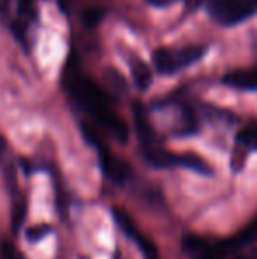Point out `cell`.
I'll use <instances>...</instances> for the list:
<instances>
[{
    "label": "cell",
    "mask_w": 257,
    "mask_h": 259,
    "mask_svg": "<svg viewBox=\"0 0 257 259\" xmlns=\"http://www.w3.org/2000/svg\"><path fill=\"white\" fill-rule=\"evenodd\" d=\"M64 85L76 108L81 109L88 118L95 122V125L102 127L118 143H127L130 136L127 123L115 111L108 96L93 79L67 69V74L64 76Z\"/></svg>",
    "instance_id": "1"
},
{
    "label": "cell",
    "mask_w": 257,
    "mask_h": 259,
    "mask_svg": "<svg viewBox=\"0 0 257 259\" xmlns=\"http://www.w3.org/2000/svg\"><path fill=\"white\" fill-rule=\"evenodd\" d=\"M134 122H136L137 138H139L141 155L150 167H155V169L183 167V169L194 171V173L204 175V177L213 175V167L202 157L195 154H176V152H169L164 147H161L146 118V113L139 103L134 104Z\"/></svg>",
    "instance_id": "2"
},
{
    "label": "cell",
    "mask_w": 257,
    "mask_h": 259,
    "mask_svg": "<svg viewBox=\"0 0 257 259\" xmlns=\"http://www.w3.org/2000/svg\"><path fill=\"white\" fill-rule=\"evenodd\" d=\"M81 131H83L85 140L97 150V157H99V164H100V169H102L104 177H106L111 184L117 185V187H127V185L132 184V178H134L132 167H130L122 157L111 154V150L102 143V140H100V136L97 134V131L93 129L92 125H88V123H83Z\"/></svg>",
    "instance_id": "3"
},
{
    "label": "cell",
    "mask_w": 257,
    "mask_h": 259,
    "mask_svg": "<svg viewBox=\"0 0 257 259\" xmlns=\"http://www.w3.org/2000/svg\"><path fill=\"white\" fill-rule=\"evenodd\" d=\"M206 55V46L190 45L183 48H161L153 53V67L161 74H175L182 69L190 67Z\"/></svg>",
    "instance_id": "4"
},
{
    "label": "cell",
    "mask_w": 257,
    "mask_h": 259,
    "mask_svg": "<svg viewBox=\"0 0 257 259\" xmlns=\"http://www.w3.org/2000/svg\"><path fill=\"white\" fill-rule=\"evenodd\" d=\"M35 21H37L35 0H14L13 11H11V16L7 20L6 27L16 37V41L25 50H28V30Z\"/></svg>",
    "instance_id": "5"
},
{
    "label": "cell",
    "mask_w": 257,
    "mask_h": 259,
    "mask_svg": "<svg viewBox=\"0 0 257 259\" xmlns=\"http://www.w3.org/2000/svg\"><path fill=\"white\" fill-rule=\"evenodd\" d=\"M206 9L220 25H236L252 16L255 6L250 0H206Z\"/></svg>",
    "instance_id": "6"
},
{
    "label": "cell",
    "mask_w": 257,
    "mask_h": 259,
    "mask_svg": "<svg viewBox=\"0 0 257 259\" xmlns=\"http://www.w3.org/2000/svg\"><path fill=\"white\" fill-rule=\"evenodd\" d=\"M111 215H113V221H115V224L118 226V229H120L129 240H132V243H136L137 250L143 254L144 259H161L153 242L137 228L134 219L130 217L124 208H118V206L111 208Z\"/></svg>",
    "instance_id": "7"
},
{
    "label": "cell",
    "mask_w": 257,
    "mask_h": 259,
    "mask_svg": "<svg viewBox=\"0 0 257 259\" xmlns=\"http://www.w3.org/2000/svg\"><path fill=\"white\" fill-rule=\"evenodd\" d=\"M257 150V122L245 125L240 133L236 134V143H234V150L231 155V167L233 171H241L245 166V160L250 152Z\"/></svg>",
    "instance_id": "8"
},
{
    "label": "cell",
    "mask_w": 257,
    "mask_h": 259,
    "mask_svg": "<svg viewBox=\"0 0 257 259\" xmlns=\"http://www.w3.org/2000/svg\"><path fill=\"white\" fill-rule=\"evenodd\" d=\"M129 67H130V76H132V83L137 90L146 92L151 87L153 81V72L151 67L139 57V55H132L129 58Z\"/></svg>",
    "instance_id": "9"
},
{
    "label": "cell",
    "mask_w": 257,
    "mask_h": 259,
    "mask_svg": "<svg viewBox=\"0 0 257 259\" xmlns=\"http://www.w3.org/2000/svg\"><path fill=\"white\" fill-rule=\"evenodd\" d=\"M25 217H27V199L21 194L13 199V210H11V226H13L14 233H18L21 229Z\"/></svg>",
    "instance_id": "10"
},
{
    "label": "cell",
    "mask_w": 257,
    "mask_h": 259,
    "mask_svg": "<svg viewBox=\"0 0 257 259\" xmlns=\"http://www.w3.org/2000/svg\"><path fill=\"white\" fill-rule=\"evenodd\" d=\"M49 233H52V226H48V224L34 226V228L27 229V240L30 243H37V242H41V240H44Z\"/></svg>",
    "instance_id": "11"
},
{
    "label": "cell",
    "mask_w": 257,
    "mask_h": 259,
    "mask_svg": "<svg viewBox=\"0 0 257 259\" xmlns=\"http://www.w3.org/2000/svg\"><path fill=\"white\" fill-rule=\"evenodd\" d=\"M0 257L2 259H23V256L20 254V250L9 242V240H4L0 243Z\"/></svg>",
    "instance_id": "12"
},
{
    "label": "cell",
    "mask_w": 257,
    "mask_h": 259,
    "mask_svg": "<svg viewBox=\"0 0 257 259\" xmlns=\"http://www.w3.org/2000/svg\"><path fill=\"white\" fill-rule=\"evenodd\" d=\"M100 16H102V11L100 9H88V13L85 14V23L86 27H93V25H97V21L100 20Z\"/></svg>",
    "instance_id": "13"
},
{
    "label": "cell",
    "mask_w": 257,
    "mask_h": 259,
    "mask_svg": "<svg viewBox=\"0 0 257 259\" xmlns=\"http://www.w3.org/2000/svg\"><path fill=\"white\" fill-rule=\"evenodd\" d=\"M146 2L153 7H169L175 2H178V0H146Z\"/></svg>",
    "instance_id": "14"
},
{
    "label": "cell",
    "mask_w": 257,
    "mask_h": 259,
    "mask_svg": "<svg viewBox=\"0 0 257 259\" xmlns=\"http://www.w3.org/2000/svg\"><path fill=\"white\" fill-rule=\"evenodd\" d=\"M65 2V0H60V4H64Z\"/></svg>",
    "instance_id": "15"
}]
</instances>
